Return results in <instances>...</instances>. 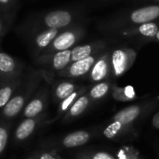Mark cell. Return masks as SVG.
I'll return each mask as SVG.
<instances>
[{"mask_svg":"<svg viewBox=\"0 0 159 159\" xmlns=\"http://www.w3.org/2000/svg\"><path fill=\"white\" fill-rule=\"evenodd\" d=\"M43 75L38 69L29 68L22 75L20 87L16 90L11 100L1 109L0 120L11 121L17 117L29 102L33 95L41 85Z\"/></svg>","mask_w":159,"mask_h":159,"instance_id":"1","label":"cell"},{"mask_svg":"<svg viewBox=\"0 0 159 159\" xmlns=\"http://www.w3.org/2000/svg\"><path fill=\"white\" fill-rule=\"evenodd\" d=\"M64 30V29H62ZM61 29H48L34 25L22 23L17 29L22 39L28 46V48L33 56L36 58L50 45L54 38L62 31Z\"/></svg>","mask_w":159,"mask_h":159,"instance_id":"2","label":"cell"},{"mask_svg":"<svg viewBox=\"0 0 159 159\" xmlns=\"http://www.w3.org/2000/svg\"><path fill=\"white\" fill-rule=\"evenodd\" d=\"M75 14L68 9H53L28 17L24 23L48 29H66L71 27Z\"/></svg>","mask_w":159,"mask_h":159,"instance_id":"3","label":"cell"},{"mask_svg":"<svg viewBox=\"0 0 159 159\" xmlns=\"http://www.w3.org/2000/svg\"><path fill=\"white\" fill-rule=\"evenodd\" d=\"M34 63L43 75V79L50 84L54 75L63 71L72 62L71 49L55 52L48 55H40L34 59Z\"/></svg>","mask_w":159,"mask_h":159,"instance_id":"4","label":"cell"},{"mask_svg":"<svg viewBox=\"0 0 159 159\" xmlns=\"http://www.w3.org/2000/svg\"><path fill=\"white\" fill-rule=\"evenodd\" d=\"M48 112L41 114L37 116L22 118V120L16 127L12 140L15 144H21L28 141L43 125L48 122Z\"/></svg>","mask_w":159,"mask_h":159,"instance_id":"5","label":"cell"},{"mask_svg":"<svg viewBox=\"0 0 159 159\" xmlns=\"http://www.w3.org/2000/svg\"><path fill=\"white\" fill-rule=\"evenodd\" d=\"M84 32L78 27H68L62 30L50 43V45L42 52L41 55H48L59 51L72 49L76 42L82 37ZM40 56V55H39Z\"/></svg>","mask_w":159,"mask_h":159,"instance_id":"6","label":"cell"},{"mask_svg":"<svg viewBox=\"0 0 159 159\" xmlns=\"http://www.w3.org/2000/svg\"><path fill=\"white\" fill-rule=\"evenodd\" d=\"M49 84H41L35 93L33 95L29 102L26 104L24 109L21 112L22 118L37 116L41 114L47 112V108L49 102L50 89Z\"/></svg>","mask_w":159,"mask_h":159,"instance_id":"7","label":"cell"},{"mask_svg":"<svg viewBox=\"0 0 159 159\" xmlns=\"http://www.w3.org/2000/svg\"><path fill=\"white\" fill-rule=\"evenodd\" d=\"M89 132L86 130H77L71 132L58 140H48L43 143L41 146L48 147L58 151L60 148L72 149L85 145L90 139Z\"/></svg>","mask_w":159,"mask_h":159,"instance_id":"8","label":"cell"},{"mask_svg":"<svg viewBox=\"0 0 159 159\" xmlns=\"http://www.w3.org/2000/svg\"><path fill=\"white\" fill-rule=\"evenodd\" d=\"M136 53L129 48H117L111 54V68L115 76L123 75L133 64Z\"/></svg>","mask_w":159,"mask_h":159,"instance_id":"9","label":"cell"},{"mask_svg":"<svg viewBox=\"0 0 159 159\" xmlns=\"http://www.w3.org/2000/svg\"><path fill=\"white\" fill-rule=\"evenodd\" d=\"M23 63L6 52H0V83L20 78L23 75Z\"/></svg>","mask_w":159,"mask_h":159,"instance_id":"10","label":"cell"},{"mask_svg":"<svg viewBox=\"0 0 159 159\" xmlns=\"http://www.w3.org/2000/svg\"><path fill=\"white\" fill-rule=\"evenodd\" d=\"M97 61L96 55H91L88 58L71 62L67 68L59 73L57 75L60 77H68V78H78L84 76L90 72L92 66Z\"/></svg>","mask_w":159,"mask_h":159,"instance_id":"11","label":"cell"},{"mask_svg":"<svg viewBox=\"0 0 159 159\" xmlns=\"http://www.w3.org/2000/svg\"><path fill=\"white\" fill-rule=\"evenodd\" d=\"M111 69V55L104 54L95 61L89 72V78L92 82H101L108 76Z\"/></svg>","mask_w":159,"mask_h":159,"instance_id":"12","label":"cell"},{"mask_svg":"<svg viewBox=\"0 0 159 159\" xmlns=\"http://www.w3.org/2000/svg\"><path fill=\"white\" fill-rule=\"evenodd\" d=\"M159 18V6H146L131 12L130 20L135 24L152 22Z\"/></svg>","mask_w":159,"mask_h":159,"instance_id":"13","label":"cell"},{"mask_svg":"<svg viewBox=\"0 0 159 159\" xmlns=\"http://www.w3.org/2000/svg\"><path fill=\"white\" fill-rule=\"evenodd\" d=\"M49 85H52L53 101L57 103H60L80 88L71 81H53Z\"/></svg>","mask_w":159,"mask_h":159,"instance_id":"14","label":"cell"},{"mask_svg":"<svg viewBox=\"0 0 159 159\" xmlns=\"http://www.w3.org/2000/svg\"><path fill=\"white\" fill-rule=\"evenodd\" d=\"M22 76L0 83V110L11 100L21 83Z\"/></svg>","mask_w":159,"mask_h":159,"instance_id":"15","label":"cell"},{"mask_svg":"<svg viewBox=\"0 0 159 159\" xmlns=\"http://www.w3.org/2000/svg\"><path fill=\"white\" fill-rule=\"evenodd\" d=\"M89 99L90 98L89 97V95H86V94L81 95L74 102V104L70 107V109L66 112V114L63 116L62 121L63 122L70 121V120L81 116L88 108V106L89 104V101H90Z\"/></svg>","mask_w":159,"mask_h":159,"instance_id":"16","label":"cell"},{"mask_svg":"<svg viewBox=\"0 0 159 159\" xmlns=\"http://www.w3.org/2000/svg\"><path fill=\"white\" fill-rule=\"evenodd\" d=\"M141 112H142V109L138 105L129 106L127 108L120 110L118 113H116L114 116L113 120L119 121L123 125L129 127L130 124H132L139 117V116L141 115Z\"/></svg>","mask_w":159,"mask_h":159,"instance_id":"17","label":"cell"},{"mask_svg":"<svg viewBox=\"0 0 159 159\" xmlns=\"http://www.w3.org/2000/svg\"><path fill=\"white\" fill-rule=\"evenodd\" d=\"M86 91V89L85 88H79L78 89H76L74 93H72L70 96H68L66 99H64L63 101H61L60 103H59V107L57 109V113L55 115V116L48 120V124L49 123H52V122H55L56 120H58L61 116H64L66 114V112L70 109V107L74 104V102L81 96L83 95V93Z\"/></svg>","mask_w":159,"mask_h":159,"instance_id":"18","label":"cell"},{"mask_svg":"<svg viewBox=\"0 0 159 159\" xmlns=\"http://www.w3.org/2000/svg\"><path fill=\"white\" fill-rule=\"evenodd\" d=\"M94 53V46L90 44L86 45H80L74 47L71 49V60L72 62L88 58Z\"/></svg>","mask_w":159,"mask_h":159,"instance_id":"19","label":"cell"},{"mask_svg":"<svg viewBox=\"0 0 159 159\" xmlns=\"http://www.w3.org/2000/svg\"><path fill=\"white\" fill-rule=\"evenodd\" d=\"M113 96L117 101L128 102V101L134 100L136 97V93L134 88L129 85L125 88H117V87L114 88Z\"/></svg>","mask_w":159,"mask_h":159,"instance_id":"20","label":"cell"},{"mask_svg":"<svg viewBox=\"0 0 159 159\" xmlns=\"http://www.w3.org/2000/svg\"><path fill=\"white\" fill-rule=\"evenodd\" d=\"M12 128L11 121H2L0 120V157L6 150L10 135V130Z\"/></svg>","mask_w":159,"mask_h":159,"instance_id":"21","label":"cell"},{"mask_svg":"<svg viewBox=\"0 0 159 159\" xmlns=\"http://www.w3.org/2000/svg\"><path fill=\"white\" fill-rule=\"evenodd\" d=\"M31 157L33 159H62L58 151L44 146H41L39 149L35 150Z\"/></svg>","mask_w":159,"mask_h":159,"instance_id":"22","label":"cell"},{"mask_svg":"<svg viewBox=\"0 0 159 159\" xmlns=\"http://www.w3.org/2000/svg\"><path fill=\"white\" fill-rule=\"evenodd\" d=\"M110 89V83L108 82H99L89 90V97L92 100H99L103 98L108 92Z\"/></svg>","mask_w":159,"mask_h":159,"instance_id":"23","label":"cell"},{"mask_svg":"<svg viewBox=\"0 0 159 159\" xmlns=\"http://www.w3.org/2000/svg\"><path fill=\"white\" fill-rule=\"evenodd\" d=\"M128 127L123 125L121 122L119 121H115L113 120V122L111 124H109L103 130V135L105 136V138L107 139H114L116 138L117 135H119L120 133L123 132V130L125 129H127Z\"/></svg>","mask_w":159,"mask_h":159,"instance_id":"24","label":"cell"},{"mask_svg":"<svg viewBox=\"0 0 159 159\" xmlns=\"http://www.w3.org/2000/svg\"><path fill=\"white\" fill-rule=\"evenodd\" d=\"M158 30V26L155 22H146V23L140 24V26L136 29V31L143 36L151 37V38L154 37L156 38Z\"/></svg>","mask_w":159,"mask_h":159,"instance_id":"25","label":"cell"},{"mask_svg":"<svg viewBox=\"0 0 159 159\" xmlns=\"http://www.w3.org/2000/svg\"><path fill=\"white\" fill-rule=\"evenodd\" d=\"M14 14L7 13L0 10V38L3 37L10 29Z\"/></svg>","mask_w":159,"mask_h":159,"instance_id":"26","label":"cell"},{"mask_svg":"<svg viewBox=\"0 0 159 159\" xmlns=\"http://www.w3.org/2000/svg\"><path fill=\"white\" fill-rule=\"evenodd\" d=\"M75 159H116L114 156L107 152H94V153H80Z\"/></svg>","mask_w":159,"mask_h":159,"instance_id":"27","label":"cell"},{"mask_svg":"<svg viewBox=\"0 0 159 159\" xmlns=\"http://www.w3.org/2000/svg\"><path fill=\"white\" fill-rule=\"evenodd\" d=\"M19 0H0V10L14 14L18 7Z\"/></svg>","mask_w":159,"mask_h":159,"instance_id":"28","label":"cell"},{"mask_svg":"<svg viewBox=\"0 0 159 159\" xmlns=\"http://www.w3.org/2000/svg\"><path fill=\"white\" fill-rule=\"evenodd\" d=\"M118 159H135V156H131V152H129V149H121L117 155Z\"/></svg>","mask_w":159,"mask_h":159,"instance_id":"29","label":"cell"},{"mask_svg":"<svg viewBox=\"0 0 159 159\" xmlns=\"http://www.w3.org/2000/svg\"><path fill=\"white\" fill-rule=\"evenodd\" d=\"M155 118H158V120H157V119H154V123H155V125H156L157 128H159V114H157V115L155 116Z\"/></svg>","mask_w":159,"mask_h":159,"instance_id":"30","label":"cell"},{"mask_svg":"<svg viewBox=\"0 0 159 159\" xmlns=\"http://www.w3.org/2000/svg\"><path fill=\"white\" fill-rule=\"evenodd\" d=\"M156 38H157V40H158L159 41V30H158V32H157V34Z\"/></svg>","mask_w":159,"mask_h":159,"instance_id":"31","label":"cell"},{"mask_svg":"<svg viewBox=\"0 0 159 159\" xmlns=\"http://www.w3.org/2000/svg\"><path fill=\"white\" fill-rule=\"evenodd\" d=\"M26 159H33V158H32V157H31V156H30V157H28V158H26Z\"/></svg>","mask_w":159,"mask_h":159,"instance_id":"32","label":"cell"},{"mask_svg":"<svg viewBox=\"0 0 159 159\" xmlns=\"http://www.w3.org/2000/svg\"><path fill=\"white\" fill-rule=\"evenodd\" d=\"M0 52H1V50H0Z\"/></svg>","mask_w":159,"mask_h":159,"instance_id":"33","label":"cell"},{"mask_svg":"<svg viewBox=\"0 0 159 159\" xmlns=\"http://www.w3.org/2000/svg\"><path fill=\"white\" fill-rule=\"evenodd\" d=\"M157 1H159V0H157Z\"/></svg>","mask_w":159,"mask_h":159,"instance_id":"34","label":"cell"}]
</instances>
